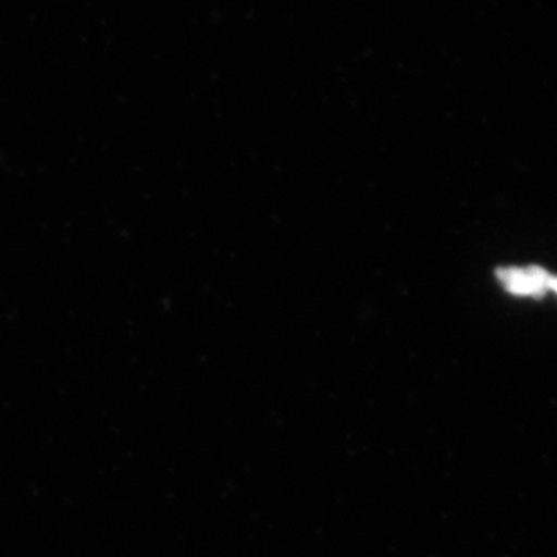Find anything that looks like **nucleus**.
<instances>
[{
  "label": "nucleus",
  "instance_id": "obj_2",
  "mask_svg": "<svg viewBox=\"0 0 557 557\" xmlns=\"http://www.w3.org/2000/svg\"><path fill=\"white\" fill-rule=\"evenodd\" d=\"M543 281H545V286H547V288H553L557 292V277H550V275L545 272V275H543Z\"/></svg>",
  "mask_w": 557,
  "mask_h": 557
},
{
  "label": "nucleus",
  "instance_id": "obj_1",
  "mask_svg": "<svg viewBox=\"0 0 557 557\" xmlns=\"http://www.w3.org/2000/svg\"><path fill=\"white\" fill-rule=\"evenodd\" d=\"M545 272L540 269H532L529 274L520 272V270H499L498 277L505 286H509L512 292L518 294L543 295L545 292V281H543Z\"/></svg>",
  "mask_w": 557,
  "mask_h": 557
}]
</instances>
